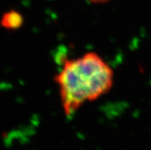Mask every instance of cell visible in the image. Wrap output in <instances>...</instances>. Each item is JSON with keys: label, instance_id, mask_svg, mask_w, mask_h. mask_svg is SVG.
<instances>
[{"label": "cell", "instance_id": "cell-2", "mask_svg": "<svg viewBox=\"0 0 151 150\" xmlns=\"http://www.w3.org/2000/svg\"><path fill=\"white\" fill-rule=\"evenodd\" d=\"M23 23V17L15 10L8 11L4 14L0 21V25L6 29L15 30L21 27Z\"/></svg>", "mask_w": 151, "mask_h": 150}, {"label": "cell", "instance_id": "cell-3", "mask_svg": "<svg viewBox=\"0 0 151 150\" xmlns=\"http://www.w3.org/2000/svg\"><path fill=\"white\" fill-rule=\"evenodd\" d=\"M88 2L94 4H100V3H105V2H109L111 0H88Z\"/></svg>", "mask_w": 151, "mask_h": 150}, {"label": "cell", "instance_id": "cell-1", "mask_svg": "<svg viewBox=\"0 0 151 150\" xmlns=\"http://www.w3.org/2000/svg\"><path fill=\"white\" fill-rule=\"evenodd\" d=\"M66 116H71L88 101L108 93L114 83V72L101 57L88 52L65 61L55 77Z\"/></svg>", "mask_w": 151, "mask_h": 150}]
</instances>
